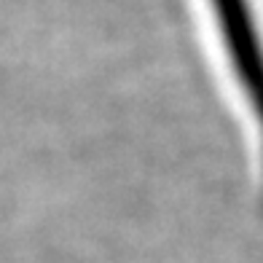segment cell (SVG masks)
<instances>
[{"mask_svg": "<svg viewBox=\"0 0 263 263\" xmlns=\"http://www.w3.org/2000/svg\"><path fill=\"white\" fill-rule=\"evenodd\" d=\"M226 54L263 132V41L250 0H210Z\"/></svg>", "mask_w": 263, "mask_h": 263, "instance_id": "1", "label": "cell"}]
</instances>
